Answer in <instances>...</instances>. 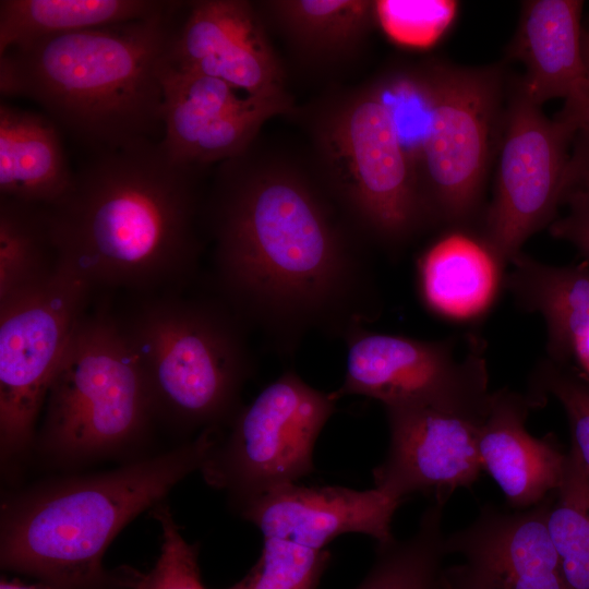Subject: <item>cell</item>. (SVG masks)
<instances>
[{
	"mask_svg": "<svg viewBox=\"0 0 589 589\" xmlns=\"http://www.w3.org/2000/svg\"><path fill=\"white\" fill-rule=\"evenodd\" d=\"M428 107L410 159L432 224L461 231L476 217L504 110L497 67L421 63Z\"/></svg>",
	"mask_w": 589,
	"mask_h": 589,
	"instance_id": "ba28073f",
	"label": "cell"
},
{
	"mask_svg": "<svg viewBox=\"0 0 589 589\" xmlns=\"http://www.w3.org/2000/svg\"><path fill=\"white\" fill-rule=\"evenodd\" d=\"M402 502L377 489L281 485L245 504L241 516L264 538L291 541L315 550L344 533H363L377 543L394 539L392 521Z\"/></svg>",
	"mask_w": 589,
	"mask_h": 589,
	"instance_id": "e0dca14e",
	"label": "cell"
},
{
	"mask_svg": "<svg viewBox=\"0 0 589 589\" xmlns=\"http://www.w3.org/2000/svg\"><path fill=\"white\" fill-rule=\"evenodd\" d=\"M0 589H55L51 586L40 582L37 585H25L23 582H20L17 580H1L0 582Z\"/></svg>",
	"mask_w": 589,
	"mask_h": 589,
	"instance_id": "e575fe53",
	"label": "cell"
},
{
	"mask_svg": "<svg viewBox=\"0 0 589 589\" xmlns=\"http://www.w3.org/2000/svg\"><path fill=\"white\" fill-rule=\"evenodd\" d=\"M444 506L433 500L410 538L377 543L374 563L356 589H441L442 562L447 554Z\"/></svg>",
	"mask_w": 589,
	"mask_h": 589,
	"instance_id": "484cf974",
	"label": "cell"
},
{
	"mask_svg": "<svg viewBox=\"0 0 589 589\" xmlns=\"http://www.w3.org/2000/svg\"><path fill=\"white\" fill-rule=\"evenodd\" d=\"M536 381L560 401L569 422L572 448L562 481L589 497V388L552 360L540 364Z\"/></svg>",
	"mask_w": 589,
	"mask_h": 589,
	"instance_id": "f546056e",
	"label": "cell"
},
{
	"mask_svg": "<svg viewBox=\"0 0 589 589\" xmlns=\"http://www.w3.org/2000/svg\"><path fill=\"white\" fill-rule=\"evenodd\" d=\"M566 589H589V497L562 481L548 512Z\"/></svg>",
	"mask_w": 589,
	"mask_h": 589,
	"instance_id": "4316f807",
	"label": "cell"
},
{
	"mask_svg": "<svg viewBox=\"0 0 589 589\" xmlns=\"http://www.w3.org/2000/svg\"><path fill=\"white\" fill-rule=\"evenodd\" d=\"M219 429L112 471L32 488L2 506L0 561L55 589H96L110 577L104 554L120 530L201 470Z\"/></svg>",
	"mask_w": 589,
	"mask_h": 589,
	"instance_id": "277c9868",
	"label": "cell"
},
{
	"mask_svg": "<svg viewBox=\"0 0 589 589\" xmlns=\"http://www.w3.org/2000/svg\"><path fill=\"white\" fill-rule=\"evenodd\" d=\"M267 29L276 31L292 58L313 71L354 61L377 24L371 0H264L255 2Z\"/></svg>",
	"mask_w": 589,
	"mask_h": 589,
	"instance_id": "ffe728a7",
	"label": "cell"
},
{
	"mask_svg": "<svg viewBox=\"0 0 589 589\" xmlns=\"http://www.w3.org/2000/svg\"><path fill=\"white\" fill-rule=\"evenodd\" d=\"M533 399L506 389L493 392L482 419L478 448L483 470L497 483L509 505L527 509L561 485L566 455L548 438L526 430Z\"/></svg>",
	"mask_w": 589,
	"mask_h": 589,
	"instance_id": "ac0fdd59",
	"label": "cell"
},
{
	"mask_svg": "<svg viewBox=\"0 0 589 589\" xmlns=\"http://www.w3.org/2000/svg\"><path fill=\"white\" fill-rule=\"evenodd\" d=\"M177 4L153 17L10 48L0 55L1 94L37 103L94 152L161 140V70Z\"/></svg>",
	"mask_w": 589,
	"mask_h": 589,
	"instance_id": "3957f363",
	"label": "cell"
},
{
	"mask_svg": "<svg viewBox=\"0 0 589 589\" xmlns=\"http://www.w3.org/2000/svg\"><path fill=\"white\" fill-rule=\"evenodd\" d=\"M377 24L393 41L410 47L434 45L455 20L458 3L452 0H378Z\"/></svg>",
	"mask_w": 589,
	"mask_h": 589,
	"instance_id": "4dcf8cb0",
	"label": "cell"
},
{
	"mask_svg": "<svg viewBox=\"0 0 589 589\" xmlns=\"http://www.w3.org/2000/svg\"><path fill=\"white\" fill-rule=\"evenodd\" d=\"M486 407L385 408L389 445L373 470L375 489L401 502L421 492L446 503L456 489L471 486L483 470L478 435Z\"/></svg>",
	"mask_w": 589,
	"mask_h": 589,
	"instance_id": "5bb4252c",
	"label": "cell"
},
{
	"mask_svg": "<svg viewBox=\"0 0 589 589\" xmlns=\"http://www.w3.org/2000/svg\"><path fill=\"white\" fill-rule=\"evenodd\" d=\"M59 267L50 207L0 196V302L46 284Z\"/></svg>",
	"mask_w": 589,
	"mask_h": 589,
	"instance_id": "d4e9b609",
	"label": "cell"
},
{
	"mask_svg": "<svg viewBox=\"0 0 589 589\" xmlns=\"http://www.w3.org/2000/svg\"><path fill=\"white\" fill-rule=\"evenodd\" d=\"M45 406L41 444L60 460L119 450L143 435L155 413L122 323L107 314L82 315Z\"/></svg>",
	"mask_w": 589,
	"mask_h": 589,
	"instance_id": "52a82bcc",
	"label": "cell"
},
{
	"mask_svg": "<svg viewBox=\"0 0 589 589\" xmlns=\"http://www.w3.org/2000/svg\"><path fill=\"white\" fill-rule=\"evenodd\" d=\"M573 144L565 178L566 195L574 190L589 194V133L576 132Z\"/></svg>",
	"mask_w": 589,
	"mask_h": 589,
	"instance_id": "d6a6232c",
	"label": "cell"
},
{
	"mask_svg": "<svg viewBox=\"0 0 589 589\" xmlns=\"http://www.w3.org/2000/svg\"><path fill=\"white\" fill-rule=\"evenodd\" d=\"M223 302L285 354L378 312L366 243L316 177L256 141L217 165L203 218Z\"/></svg>",
	"mask_w": 589,
	"mask_h": 589,
	"instance_id": "6da1fadb",
	"label": "cell"
},
{
	"mask_svg": "<svg viewBox=\"0 0 589 589\" xmlns=\"http://www.w3.org/2000/svg\"><path fill=\"white\" fill-rule=\"evenodd\" d=\"M161 83V143L178 161L201 168L244 152L268 119L296 112L289 94L248 96L225 81L177 69L167 60Z\"/></svg>",
	"mask_w": 589,
	"mask_h": 589,
	"instance_id": "9a60e30c",
	"label": "cell"
},
{
	"mask_svg": "<svg viewBox=\"0 0 589 589\" xmlns=\"http://www.w3.org/2000/svg\"><path fill=\"white\" fill-rule=\"evenodd\" d=\"M498 269L478 238L454 231L421 259L419 273L424 300L444 315L471 316L490 302Z\"/></svg>",
	"mask_w": 589,
	"mask_h": 589,
	"instance_id": "cb8c5ba5",
	"label": "cell"
},
{
	"mask_svg": "<svg viewBox=\"0 0 589 589\" xmlns=\"http://www.w3.org/2000/svg\"><path fill=\"white\" fill-rule=\"evenodd\" d=\"M164 0H1L0 55L60 34L104 27L164 13Z\"/></svg>",
	"mask_w": 589,
	"mask_h": 589,
	"instance_id": "603a6c76",
	"label": "cell"
},
{
	"mask_svg": "<svg viewBox=\"0 0 589 589\" xmlns=\"http://www.w3.org/2000/svg\"><path fill=\"white\" fill-rule=\"evenodd\" d=\"M551 496L514 513L484 506L446 536L447 554L462 562L443 569L441 589H566L548 525Z\"/></svg>",
	"mask_w": 589,
	"mask_h": 589,
	"instance_id": "2e32d148",
	"label": "cell"
},
{
	"mask_svg": "<svg viewBox=\"0 0 589 589\" xmlns=\"http://www.w3.org/2000/svg\"><path fill=\"white\" fill-rule=\"evenodd\" d=\"M582 56L586 64V69H589V27L582 32L581 37Z\"/></svg>",
	"mask_w": 589,
	"mask_h": 589,
	"instance_id": "d590c367",
	"label": "cell"
},
{
	"mask_svg": "<svg viewBox=\"0 0 589 589\" xmlns=\"http://www.w3.org/2000/svg\"><path fill=\"white\" fill-rule=\"evenodd\" d=\"M582 7L580 0H529L522 4L508 55L525 65L518 83L539 106L552 98H567L586 79Z\"/></svg>",
	"mask_w": 589,
	"mask_h": 589,
	"instance_id": "d6986e66",
	"label": "cell"
},
{
	"mask_svg": "<svg viewBox=\"0 0 589 589\" xmlns=\"http://www.w3.org/2000/svg\"><path fill=\"white\" fill-rule=\"evenodd\" d=\"M564 203L568 205V213L551 224L550 232L555 238L570 242L589 260V194L570 191Z\"/></svg>",
	"mask_w": 589,
	"mask_h": 589,
	"instance_id": "1f68e13d",
	"label": "cell"
},
{
	"mask_svg": "<svg viewBox=\"0 0 589 589\" xmlns=\"http://www.w3.org/2000/svg\"><path fill=\"white\" fill-rule=\"evenodd\" d=\"M92 285L60 262L46 284L0 302V444L3 458L31 443L39 411Z\"/></svg>",
	"mask_w": 589,
	"mask_h": 589,
	"instance_id": "30bf717a",
	"label": "cell"
},
{
	"mask_svg": "<svg viewBox=\"0 0 589 589\" xmlns=\"http://www.w3.org/2000/svg\"><path fill=\"white\" fill-rule=\"evenodd\" d=\"M336 399L286 371L249 405L240 406L201 468L205 481L228 492L239 510L313 471V449Z\"/></svg>",
	"mask_w": 589,
	"mask_h": 589,
	"instance_id": "9c48e42d",
	"label": "cell"
},
{
	"mask_svg": "<svg viewBox=\"0 0 589 589\" xmlns=\"http://www.w3.org/2000/svg\"><path fill=\"white\" fill-rule=\"evenodd\" d=\"M556 119L575 132L589 133V70L581 85L567 98Z\"/></svg>",
	"mask_w": 589,
	"mask_h": 589,
	"instance_id": "836d02e7",
	"label": "cell"
},
{
	"mask_svg": "<svg viewBox=\"0 0 589 589\" xmlns=\"http://www.w3.org/2000/svg\"><path fill=\"white\" fill-rule=\"evenodd\" d=\"M305 117L315 177L365 242L397 250L432 224L376 81L330 92Z\"/></svg>",
	"mask_w": 589,
	"mask_h": 589,
	"instance_id": "5b68a950",
	"label": "cell"
},
{
	"mask_svg": "<svg viewBox=\"0 0 589 589\" xmlns=\"http://www.w3.org/2000/svg\"><path fill=\"white\" fill-rule=\"evenodd\" d=\"M154 517L161 529L159 556L148 572L121 567L112 578L125 589H205L197 546L185 541L168 506L158 503Z\"/></svg>",
	"mask_w": 589,
	"mask_h": 589,
	"instance_id": "83f0119b",
	"label": "cell"
},
{
	"mask_svg": "<svg viewBox=\"0 0 589 589\" xmlns=\"http://www.w3.org/2000/svg\"><path fill=\"white\" fill-rule=\"evenodd\" d=\"M346 371L336 400L361 395L381 401L384 408L442 406L464 410L485 408L491 392L483 348L469 339L461 351L455 339L421 340L351 328Z\"/></svg>",
	"mask_w": 589,
	"mask_h": 589,
	"instance_id": "7c38bea8",
	"label": "cell"
},
{
	"mask_svg": "<svg viewBox=\"0 0 589 589\" xmlns=\"http://www.w3.org/2000/svg\"><path fill=\"white\" fill-rule=\"evenodd\" d=\"M167 63L225 81L248 96L288 94L285 68L253 1H178Z\"/></svg>",
	"mask_w": 589,
	"mask_h": 589,
	"instance_id": "4fadbf2b",
	"label": "cell"
},
{
	"mask_svg": "<svg viewBox=\"0 0 589 589\" xmlns=\"http://www.w3.org/2000/svg\"><path fill=\"white\" fill-rule=\"evenodd\" d=\"M509 264L506 288L521 309L543 317L550 360L564 363L589 332V267L553 266L522 252Z\"/></svg>",
	"mask_w": 589,
	"mask_h": 589,
	"instance_id": "7402d4cb",
	"label": "cell"
},
{
	"mask_svg": "<svg viewBox=\"0 0 589 589\" xmlns=\"http://www.w3.org/2000/svg\"><path fill=\"white\" fill-rule=\"evenodd\" d=\"M122 324L155 414L202 430L231 419L252 362L244 324L224 302L154 299Z\"/></svg>",
	"mask_w": 589,
	"mask_h": 589,
	"instance_id": "8992f818",
	"label": "cell"
},
{
	"mask_svg": "<svg viewBox=\"0 0 589 589\" xmlns=\"http://www.w3.org/2000/svg\"><path fill=\"white\" fill-rule=\"evenodd\" d=\"M205 169L175 159L161 140L94 152L50 207L60 262L92 287L182 281L200 253Z\"/></svg>",
	"mask_w": 589,
	"mask_h": 589,
	"instance_id": "7a4b0ae2",
	"label": "cell"
},
{
	"mask_svg": "<svg viewBox=\"0 0 589 589\" xmlns=\"http://www.w3.org/2000/svg\"><path fill=\"white\" fill-rule=\"evenodd\" d=\"M58 125L47 116L0 105V196L53 207L70 192Z\"/></svg>",
	"mask_w": 589,
	"mask_h": 589,
	"instance_id": "44dd1931",
	"label": "cell"
},
{
	"mask_svg": "<svg viewBox=\"0 0 589 589\" xmlns=\"http://www.w3.org/2000/svg\"><path fill=\"white\" fill-rule=\"evenodd\" d=\"M328 561L327 550L264 538L254 566L228 589H317Z\"/></svg>",
	"mask_w": 589,
	"mask_h": 589,
	"instance_id": "f1b7e54d",
	"label": "cell"
},
{
	"mask_svg": "<svg viewBox=\"0 0 589 589\" xmlns=\"http://www.w3.org/2000/svg\"><path fill=\"white\" fill-rule=\"evenodd\" d=\"M575 134L566 123L546 118L515 83L504 110L494 195L478 238L498 268L509 264L564 203Z\"/></svg>",
	"mask_w": 589,
	"mask_h": 589,
	"instance_id": "8fae6325",
	"label": "cell"
}]
</instances>
